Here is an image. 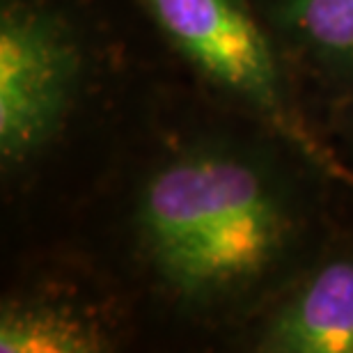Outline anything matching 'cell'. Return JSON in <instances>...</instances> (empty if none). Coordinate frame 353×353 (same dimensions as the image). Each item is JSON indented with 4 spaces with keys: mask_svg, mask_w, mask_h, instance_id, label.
Instances as JSON below:
<instances>
[{
    "mask_svg": "<svg viewBox=\"0 0 353 353\" xmlns=\"http://www.w3.org/2000/svg\"><path fill=\"white\" fill-rule=\"evenodd\" d=\"M353 202L278 129L223 108L157 60L30 239L115 285L145 349L228 351L323 248Z\"/></svg>",
    "mask_w": 353,
    "mask_h": 353,
    "instance_id": "obj_1",
    "label": "cell"
},
{
    "mask_svg": "<svg viewBox=\"0 0 353 353\" xmlns=\"http://www.w3.org/2000/svg\"><path fill=\"white\" fill-rule=\"evenodd\" d=\"M159 60L126 0H0V190L37 230Z\"/></svg>",
    "mask_w": 353,
    "mask_h": 353,
    "instance_id": "obj_2",
    "label": "cell"
},
{
    "mask_svg": "<svg viewBox=\"0 0 353 353\" xmlns=\"http://www.w3.org/2000/svg\"><path fill=\"white\" fill-rule=\"evenodd\" d=\"M159 60L223 108L255 117L353 179L303 105L273 39L248 0H126Z\"/></svg>",
    "mask_w": 353,
    "mask_h": 353,
    "instance_id": "obj_3",
    "label": "cell"
},
{
    "mask_svg": "<svg viewBox=\"0 0 353 353\" xmlns=\"http://www.w3.org/2000/svg\"><path fill=\"white\" fill-rule=\"evenodd\" d=\"M0 292V353H122L143 347L122 292L51 239L17 241Z\"/></svg>",
    "mask_w": 353,
    "mask_h": 353,
    "instance_id": "obj_4",
    "label": "cell"
},
{
    "mask_svg": "<svg viewBox=\"0 0 353 353\" xmlns=\"http://www.w3.org/2000/svg\"><path fill=\"white\" fill-rule=\"evenodd\" d=\"M225 353H353V202L312 262Z\"/></svg>",
    "mask_w": 353,
    "mask_h": 353,
    "instance_id": "obj_5",
    "label": "cell"
},
{
    "mask_svg": "<svg viewBox=\"0 0 353 353\" xmlns=\"http://www.w3.org/2000/svg\"><path fill=\"white\" fill-rule=\"evenodd\" d=\"M307 115L326 136L353 97V0H248ZM328 140V138H326Z\"/></svg>",
    "mask_w": 353,
    "mask_h": 353,
    "instance_id": "obj_6",
    "label": "cell"
},
{
    "mask_svg": "<svg viewBox=\"0 0 353 353\" xmlns=\"http://www.w3.org/2000/svg\"><path fill=\"white\" fill-rule=\"evenodd\" d=\"M326 138L353 179V97L347 99L342 108L335 112V117L330 119Z\"/></svg>",
    "mask_w": 353,
    "mask_h": 353,
    "instance_id": "obj_7",
    "label": "cell"
}]
</instances>
